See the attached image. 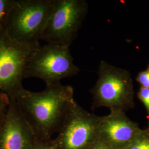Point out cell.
Segmentation results:
<instances>
[{"label":"cell","instance_id":"6da1fadb","mask_svg":"<svg viewBox=\"0 0 149 149\" xmlns=\"http://www.w3.org/2000/svg\"><path fill=\"white\" fill-rule=\"evenodd\" d=\"M72 86L60 82L35 92L23 87L10 98L38 140L48 141L59 131L74 102Z\"/></svg>","mask_w":149,"mask_h":149},{"label":"cell","instance_id":"7a4b0ae2","mask_svg":"<svg viewBox=\"0 0 149 149\" xmlns=\"http://www.w3.org/2000/svg\"><path fill=\"white\" fill-rule=\"evenodd\" d=\"M55 2L15 0L5 34L17 43L33 49L38 48Z\"/></svg>","mask_w":149,"mask_h":149},{"label":"cell","instance_id":"3957f363","mask_svg":"<svg viewBox=\"0 0 149 149\" xmlns=\"http://www.w3.org/2000/svg\"><path fill=\"white\" fill-rule=\"evenodd\" d=\"M98 79L90 90L92 109L107 107L109 110L126 112L134 107V93L131 74L127 70L117 68L102 60Z\"/></svg>","mask_w":149,"mask_h":149},{"label":"cell","instance_id":"277c9868","mask_svg":"<svg viewBox=\"0 0 149 149\" xmlns=\"http://www.w3.org/2000/svg\"><path fill=\"white\" fill-rule=\"evenodd\" d=\"M79 71L69 47L46 44L33 52L28 62L25 78L40 79L46 86H49L75 76Z\"/></svg>","mask_w":149,"mask_h":149},{"label":"cell","instance_id":"5b68a950","mask_svg":"<svg viewBox=\"0 0 149 149\" xmlns=\"http://www.w3.org/2000/svg\"><path fill=\"white\" fill-rule=\"evenodd\" d=\"M88 10L86 0H55L41 40L70 47L77 37Z\"/></svg>","mask_w":149,"mask_h":149},{"label":"cell","instance_id":"8992f818","mask_svg":"<svg viewBox=\"0 0 149 149\" xmlns=\"http://www.w3.org/2000/svg\"><path fill=\"white\" fill-rule=\"evenodd\" d=\"M98 117L75 102L56 136L51 140L54 149H90L97 139Z\"/></svg>","mask_w":149,"mask_h":149},{"label":"cell","instance_id":"52a82bcc","mask_svg":"<svg viewBox=\"0 0 149 149\" xmlns=\"http://www.w3.org/2000/svg\"><path fill=\"white\" fill-rule=\"evenodd\" d=\"M35 49L0 34L1 92L10 97L23 87L28 62Z\"/></svg>","mask_w":149,"mask_h":149},{"label":"cell","instance_id":"ba28073f","mask_svg":"<svg viewBox=\"0 0 149 149\" xmlns=\"http://www.w3.org/2000/svg\"><path fill=\"white\" fill-rule=\"evenodd\" d=\"M142 130L127 117L125 112L112 109L107 116L98 117L97 138L114 149H123Z\"/></svg>","mask_w":149,"mask_h":149},{"label":"cell","instance_id":"9c48e42d","mask_svg":"<svg viewBox=\"0 0 149 149\" xmlns=\"http://www.w3.org/2000/svg\"><path fill=\"white\" fill-rule=\"evenodd\" d=\"M37 139L31 127L10 98V106L0 129V149H33Z\"/></svg>","mask_w":149,"mask_h":149},{"label":"cell","instance_id":"30bf717a","mask_svg":"<svg viewBox=\"0 0 149 149\" xmlns=\"http://www.w3.org/2000/svg\"><path fill=\"white\" fill-rule=\"evenodd\" d=\"M15 3V0H0V34L5 32Z\"/></svg>","mask_w":149,"mask_h":149},{"label":"cell","instance_id":"8fae6325","mask_svg":"<svg viewBox=\"0 0 149 149\" xmlns=\"http://www.w3.org/2000/svg\"><path fill=\"white\" fill-rule=\"evenodd\" d=\"M123 149H149V127L142 131Z\"/></svg>","mask_w":149,"mask_h":149},{"label":"cell","instance_id":"7c38bea8","mask_svg":"<svg viewBox=\"0 0 149 149\" xmlns=\"http://www.w3.org/2000/svg\"><path fill=\"white\" fill-rule=\"evenodd\" d=\"M10 104V97L0 92V129L1 128Z\"/></svg>","mask_w":149,"mask_h":149},{"label":"cell","instance_id":"4fadbf2b","mask_svg":"<svg viewBox=\"0 0 149 149\" xmlns=\"http://www.w3.org/2000/svg\"><path fill=\"white\" fill-rule=\"evenodd\" d=\"M138 96L139 99L144 104L149 117V88L141 87Z\"/></svg>","mask_w":149,"mask_h":149},{"label":"cell","instance_id":"5bb4252c","mask_svg":"<svg viewBox=\"0 0 149 149\" xmlns=\"http://www.w3.org/2000/svg\"><path fill=\"white\" fill-rule=\"evenodd\" d=\"M136 81L141 86V87L149 88V68L145 71L139 73Z\"/></svg>","mask_w":149,"mask_h":149},{"label":"cell","instance_id":"9a60e30c","mask_svg":"<svg viewBox=\"0 0 149 149\" xmlns=\"http://www.w3.org/2000/svg\"><path fill=\"white\" fill-rule=\"evenodd\" d=\"M51 140L44 141L37 139L33 149H54Z\"/></svg>","mask_w":149,"mask_h":149},{"label":"cell","instance_id":"2e32d148","mask_svg":"<svg viewBox=\"0 0 149 149\" xmlns=\"http://www.w3.org/2000/svg\"><path fill=\"white\" fill-rule=\"evenodd\" d=\"M89 149H114L102 141L98 139H96V140L92 143Z\"/></svg>","mask_w":149,"mask_h":149}]
</instances>
